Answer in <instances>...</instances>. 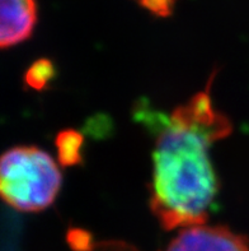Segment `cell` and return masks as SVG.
Instances as JSON below:
<instances>
[{
	"mask_svg": "<svg viewBox=\"0 0 249 251\" xmlns=\"http://www.w3.org/2000/svg\"><path fill=\"white\" fill-rule=\"evenodd\" d=\"M211 82L174 108L155 142L150 208L167 231L205 225L218 194L208 152L233 133V124L214 107Z\"/></svg>",
	"mask_w": 249,
	"mask_h": 251,
	"instance_id": "cell-1",
	"label": "cell"
},
{
	"mask_svg": "<svg viewBox=\"0 0 249 251\" xmlns=\"http://www.w3.org/2000/svg\"><path fill=\"white\" fill-rule=\"evenodd\" d=\"M61 182L63 175L54 158L37 147H13L1 157V198L18 212L36 213L50 207Z\"/></svg>",
	"mask_w": 249,
	"mask_h": 251,
	"instance_id": "cell-2",
	"label": "cell"
},
{
	"mask_svg": "<svg viewBox=\"0 0 249 251\" xmlns=\"http://www.w3.org/2000/svg\"><path fill=\"white\" fill-rule=\"evenodd\" d=\"M161 251H249V241L226 226L200 225L183 228Z\"/></svg>",
	"mask_w": 249,
	"mask_h": 251,
	"instance_id": "cell-3",
	"label": "cell"
},
{
	"mask_svg": "<svg viewBox=\"0 0 249 251\" xmlns=\"http://www.w3.org/2000/svg\"><path fill=\"white\" fill-rule=\"evenodd\" d=\"M0 46L12 48L28 40L37 21L36 0H1Z\"/></svg>",
	"mask_w": 249,
	"mask_h": 251,
	"instance_id": "cell-4",
	"label": "cell"
},
{
	"mask_svg": "<svg viewBox=\"0 0 249 251\" xmlns=\"http://www.w3.org/2000/svg\"><path fill=\"white\" fill-rule=\"evenodd\" d=\"M57 150V159L64 167L80 165L83 162V144L84 138L82 133L74 129H65L57 134L55 139Z\"/></svg>",
	"mask_w": 249,
	"mask_h": 251,
	"instance_id": "cell-5",
	"label": "cell"
},
{
	"mask_svg": "<svg viewBox=\"0 0 249 251\" xmlns=\"http://www.w3.org/2000/svg\"><path fill=\"white\" fill-rule=\"evenodd\" d=\"M56 69L50 59H38L32 64L24 74V83L33 91H42L55 78Z\"/></svg>",
	"mask_w": 249,
	"mask_h": 251,
	"instance_id": "cell-6",
	"label": "cell"
},
{
	"mask_svg": "<svg viewBox=\"0 0 249 251\" xmlns=\"http://www.w3.org/2000/svg\"><path fill=\"white\" fill-rule=\"evenodd\" d=\"M71 251H139L134 245L123 241H91L84 248L73 249Z\"/></svg>",
	"mask_w": 249,
	"mask_h": 251,
	"instance_id": "cell-7",
	"label": "cell"
},
{
	"mask_svg": "<svg viewBox=\"0 0 249 251\" xmlns=\"http://www.w3.org/2000/svg\"><path fill=\"white\" fill-rule=\"evenodd\" d=\"M144 9H148L158 17H168L172 14L174 0H136Z\"/></svg>",
	"mask_w": 249,
	"mask_h": 251,
	"instance_id": "cell-8",
	"label": "cell"
}]
</instances>
